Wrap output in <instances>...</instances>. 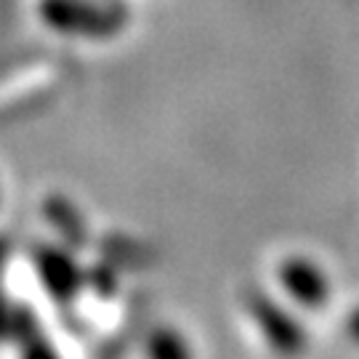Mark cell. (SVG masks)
<instances>
[{
	"instance_id": "3957f363",
	"label": "cell",
	"mask_w": 359,
	"mask_h": 359,
	"mask_svg": "<svg viewBox=\"0 0 359 359\" xmlns=\"http://www.w3.org/2000/svg\"><path fill=\"white\" fill-rule=\"evenodd\" d=\"M38 271L40 283L48 287L53 298H72L77 287L83 285V271L77 261L65 250L56 248H40L38 250Z\"/></svg>"
},
{
	"instance_id": "8992f818",
	"label": "cell",
	"mask_w": 359,
	"mask_h": 359,
	"mask_svg": "<svg viewBox=\"0 0 359 359\" xmlns=\"http://www.w3.org/2000/svg\"><path fill=\"white\" fill-rule=\"evenodd\" d=\"M346 333H348V338H351V341H357V344H359V309H354V311L348 314Z\"/></svg>"
},
{
	"instance_id": "5b68a950",
	"label": "cell",
	"mask_w": 359,
	"mask_h": 359,
	"mask_svg": "<svg viewBox=\"0 0 359 359\" xmlns=\"http://www.w3.org/2000/svg\"><path fill=\"white\" fill-rule=\"evenodd\" d=\"M149 354L160 359H176V357H187L189 348L184 346V341L176 333L160 330V333H154L149 338Z\"/></svg>"
},
{
	"instance_id": "7a4b0ae2",
	"label": "cell",
	"mask_w": 359,
	"mask_h": 359,
	"mask_svg": "<svg viewBox=\"0 0 359 359\" xmlns=\"http://www.w3.org/2000/svg\"><path fill=\"white\" fill-rule=\"evenodd\" d=\"M277 280H280V287L293 298L295 304L306 309H320L330 298V283H327L325 271L311 258H285L280 269H277Z\"/></svg>"
},
{
	"instance_id": "6da1fadb",
	"label": "cell",
	"mask_w": 359,
	"mask_h": 359,
	"mask_svg": "<svg viewBox=\"0 0 359 359\" xmlns=\"http://www.w3.org/2000/svg\"><path fill=\"white\" fill-rule=\"evenodd\" d=\"M40 16L51 29L75 38H112L126 25L123 11L90 0H43Z\"/></svg>"
},
{
	"instance_id": "277c9868",
	"label": "cell",
	"mask_w": 359,
	"mask_h": 359,
	"mask_svg": "<svg viewBox=\"0 0 359 359\" xmlns=\"http://www.w3.org/2000/svg\"><path fill=\"white\" fill-rule=\"evenodd\" d=\"M250 306H253V320L258 322V327L264 330V335L269 338V344L277 351H301L304 348L301 327L293 320H287L277 304H271L266 298H253Z\"/></svg>"
}]
</instances>
